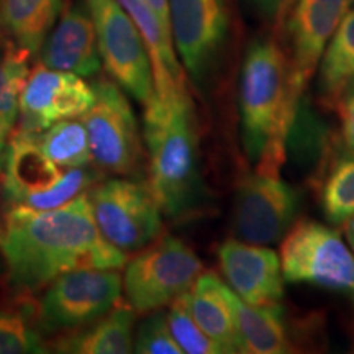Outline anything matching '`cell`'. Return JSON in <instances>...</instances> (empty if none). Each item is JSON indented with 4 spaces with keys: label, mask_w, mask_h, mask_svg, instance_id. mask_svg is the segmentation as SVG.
I'll return each instance as SVG.
<instances>
[{
    "label": "cell",
    "mask_w": 354,
    "mask_h": 354,
    "mask_svg": "<svg viewBox=\"0 0 354 354\" xmlns=\"http://www.w3.org/2000/svg\"><path fill=\"white\" fill-rule=\"evenodd\" d=\"M0 254L8 286L25 297L73 269L127 264V254L102 236L87 192L56 209L8 207L0 214Z\"/></svg>",
    "instance_id": "obj_1"
},
{
    "label": "cell",
    "mask_w": 354,
    "mask_h": 354,
    "mask_svg": "<svg viewBox=\"0 0 354 354\" xmlns=\"http://www.w3.org/2000/svg\"><path fill=\"white\" fill-rule=\"evenodd\" d=\"M148 184L171 218H183L202 196L197 117L185 84L154 92L145 105Z\"/></svg>",
    "instance_id": "obj_2"
},
{
    "label": "cell",
    "mask_w": 354,
    "mask_h": 354,
    "mask_svg": "<svg viewBox=\"0 0 354 354\" xmlns=\"http://www.w3.org/2000/svg\"><path fill=\"white\" fill-rule=\"evenodd\" d=\"M289 66L282 44L256 39L248 48L240 79L243 146L258 171L279 174L286 159L292 120L287 115Z\"/></svg>",
    "instance_id": "obj_3"
},
{
    "label": "cell",
    "mask_w": 354,
    "mask_h": 354,
    "mask_svg": "<svg viewBox=\"0 0 354 354\" xmlns=\"http://www.w3.org/2000/svg\"><path fill=\"white\" fill-rule=\"evenodd\" d=\"M100 179L102 172L94 165L73 169L56 166L38 148L32 133L13 130L8 136L0 187L10 205L56 209L87 192Z\"/></svg>",
    "instance_id": "obj_4"
},
{
    "label": "cell",
    "mask_w": 354,
    "mask_h": 354,
    "mask_svg": "<svg viewBox=\"0 0 354 354\" xmlns=\"http://www.w3.org/2000/svg\"><path fill=\"white\" fill-rule=\"evenodd\" d=\"M203 272V264L187 243L176 236H159L156 241L127 263L123 274L125 302L136 313L161 310L189 292Z\"/></svg>",
    "instance_id": "obj_5"
},
{
    "label": "cell",
    "mask_w": 354,
    "mask_h": 354,
    "mask_svg": "<svg viewBox=\"0 0 354 354\" xmlns=\"http://www.w3.org/2000/svg\"><path fill=\"white\" fill-rule=\"evenodd\" d=\"M102 236L123 253H136L162 234V210L148 183L109 179L87 190Z\"/></svg>",
    "instance_id": "obj_6"
},
{
    "label": "cell",
    "mask_w": 354,
    "mask_h": 354,
    "mask_svg": "<svg viewBox=\"0 0 354 354\" xmlns=\"http://www.w3.org/2000/svg\"><path fill=\"white\" fill-rule=\"evenodd\" d=\"M95 100L82 115L92 162L102 172L117 176L136 174L143 161V140L127 92L113 79L92 84Z\"/></svg>",
    "instance_id": "obj_7"
},
{
    "label": "cell",
    "mask_w": 354,
    "mask_h": 354,
    "mask_svg": "<svg viewBox=\"0 0 354 354\" xmlns=\"http://www.w3.org/2000/svg\"><path fill=\"white\" fill-rule=\"evenodd\" d=\"M123 277L118 269L82 268L57 276L44 287L37 305L39 328L68 333L91 325L122 300Z\"/></svg>",
    "instance_id": "obj_8"
},
{
    "label": "cell",
    "mask_w": 354,
    "mask_h": 354,
    "mask_svg": "<svg viewBox=\"0 0 354 354\" xmlns=\"http://www.w3.org/2000/svg\"><path fill=\"white\" fill-rule=\"evenodd\" d=\"M279 256L287 282L342 292L354 300V254L335 230L315 220L294 221Z\"/></svg>",
    "instance_id": "obj_9"
},
{
    "label": "cell",
    "mask_w": 354,
    "mask_h": 354,
    "mask_svg": "<svg viewBox=\"0 0 354 354\" xmlns=\"http://www.w3.org/2000/svg\"><path fill=\"white\" fill-rule=\"evenodd\" d=\"M102 64L110 79L145 107L154 95L149 53L138 26L118 0H86Z\"/></svg>",
    "instance_id": "obj_10"
},
{
    "label": "cell",
    "mask_w": 354,
    "mask_h": 354,
    "mask_svg": "<svg viewBox=\"0 0 354 354\" xmlns=\"http://www.w3.org/2000/svg\"><path fill=\"white\" fill-rule=\"evenodd\" d=\"M351 0H292L286 10V44L289 66L287 115L294 122L305 88L333 37L349 12Z\"/></svg>",
    "instance_id": "obj_11"
},
{
    "label": "cell",
    "mask_w": 354,
    "mask_h": 354,
    "mask_svg": "<svg viewBox=\"0 0 354 354\" xmlns=\"http://www.w3.org/2000/svg\"><path fill=\"white\" fill-rule=\"evenodd\" d=\"M299 210L297 192L279 174L258 171L238 184L233 203V233L254 245L281 241L294 225Z\"/></svg>",
    "instance_id": "obj_12"
},
{
    "label": "cell",
    "mask_w": 354,
    "mask_h": 354,
    "mask_svg": "<svg viewBox=\"0 0 354 354\" xmlns=\"http://www.w3.org/2000/svg\"><path fill=\"white\" fill-rule=\"evenodd\" d=\"M94 100V87L84 77L39 64L30 71L21 88L13 130L38 133L57 122L81 118Z\"/></svg>",
    "instance_id": "obj_13"
},
{
    "label": "cell",
    "mask_w": 354,
    "mask_h": 354,
    "mask_svg": "<svg viewBox=\"0 0 354 354\" xmlns=\"http://www.w3.org/2000/svg\"><path fill=\"white\" fill-rule=\"evenodd\" d=\"M171 35L177 56L194 81H201L228 33L225 0H169Z\"/></svg>",
    "instance_id": "obj_14"
},
{
    "label": "cell",
    "mask_w": 354,
    "mask_h": 354,
    "mask_svg": "<svg viewBox=\"0 0 354 354\" xmlns=\"http://www.w3.org/2000/svg\"><path fill=\"white\" fill-rule=\"evenodd\" d=\"M218 264L228 286L243 302L254 307L281 304L286 279L276 251L234 238L220 245Z\"/></svg>",
    "instance_id": "obj_15"
},
{
    "label": "cell",
    "mask_w": 354,
    "mask_h": 354,
    "mask_svg": "<svg viewBox=\"0 0 354 354\" xmlns=\"http://www.w3.org/2000/svg\"><path fill=\"white\" fill-rule=\"evenodd\" d=\"M39 59L46 68L94 77L100 73L102 59L95 25L87 3H66L50 35L44 39Z\"/></svg>",
    "instance_id": "obj_16"
},
{
    "label": "cell",
    "mask_w": 354,
    "mask_h": 354,
    "mask_svg": "<svg viewBox=\"0 0 354 354\" xmlns=\"http://www.w3.org/2000/svg\"><path fill=\"white\" fill-rule=\"evenodd\" d=\"M190 315L223 353H241L236 318L233 310V290L214 271L202 272L184 294Z\"/></svg>",
    "instance_id": "obj_17"
},
{
    "label": "cell",
    "mask_w": 354,
    "mask_h": 354,
    "mask_svg": "<svg viewBox=\"0 0 354 354\" xmlns=\"http://www.w3.org/2000/svg\"><path fill=\"white\" fill-rule=\"evenodd\" d=\"M138 313L120 302L107 315L82 328L61 333L50 343V351L74 354H127L133 351L135 320Z\"/></svg>",
    "instance_id": "obj_18"
},
{
    "label": "cell",
    "mask_w": 354,
    "mask_h": 354,
    "mask_svg": "<svg viewBox=\"0 0 354 354\" xmlns=\"http://www.w3.org/2000/svg\"><path fill=\"white\" fill-rule=\"evenodd\" d=\"M233 310L241 353L286 354L292 351L281 304L254 307L243 302L233 292Z\"/></svg>",
    "instance_id": "obj_19"
},
{
    "label": "cell",
    "mask_w": 354,
    "mask_h": 354,
    "mask_svg": "<svg viewBox=\"0 0 354 354\" xmlns=\"http://www.w3.org/2000/svg\"><path fill=\"white\" fill-rule=\"evenodd\" d=\"M138 26L153 66L154 92L185 84V71L180 64L169 33L143 0H118Z\"/></svg>",
    "instance_id": "obj_20"
},
{
    "label": "cell",
    "mask_w": 354,
    "mask_h": 354,
    "mask_svg": "<svg viewBox=\"0 0 354 354\" xmlns=\"http://www.w3.org/2000/svg\"><path fill=\"white\" fill-rule=\"evenodd\" d=\"M63 6V0H0V32L38 55Z\"/></svg>",
    "instance_id": "obj_21"
},
{
    "label": "cell",
    "mask_w": 354,
    "mask_h": 354,
    "mask_svg": "<svg viewBox=\"0 0 354 354\" xmlns=\"http://www.w3.org/2000/svg\"><path fill=\"white\" fill-rule=\"evenodd\" d=\"M354 84V10L338 25L318 66V87L322 100L336 107Z\"/></svg>",
    "instance_id": "obj_22"
},
{
    "label": "cell",
    "mask_w": 354,
    "mask_h": 354,
    "mask_svg": "<svg viewBox=\"0 0 354 354\" xmlns=\"http://www.w3.org/2000/svg\"><path fill=\"white\" fill-rule=\"evenodd\" d=\"M32 138L56 166L73 169L94 165L81 118L57 122L46 130L32 133Z\"/></svg>",
    "instance_id": "obj_23"
},
{
    "label": "cell",
    "mask_w": 354,
    "mask_h": 354,
    "mask_svg": "<svg viewBox=\"0 0 354 354\" xmlns=\"http://www.w3.org/2000/svg\"><path fill=\"white\" fill-rule=\"evenodd\" d=\"M33 55L0 32V117L15 128L19 118L20 92L30 74Z\"/></svg>",
    "instance_id": "obj_24"
},
{
    "label": "cell",
    "mask_w": 354,
    "mask_h": 354,
    "mask_svg": "<svg viewBox=\"0 0 354 354\" xmlns=\"http://www.w3.org/2000/svg\"><path fill=\"white\" fill-rule=\"evenodd\" d=\"M322 209L331 223L354 216V154L346 151L326 172L322 185Z\"/></svg>",
    "instance_id": "obj_25"
},
{
    "label": "cell",
    "mask_w": 354,
    "mask_h": 354,
    "mask_svg": "<svg viewBox=\"0 0 354 354\" xmlns=\"http://www.w3.org/2000/svg\"><path fill=\"white\" fill-rule=\"evenodd\" d=\"M50 351L41 331L30 322L25 308H0V354H37Z\"/></svg>",
    "instance_id": "obj_26"
},
{
    "label": "cell",
    "mask_w": 354,
    "mask_h": 354,
    "mask_svg": "<svg viewBox=\"0 0 354 354\" xmlns=\"http://www.w3.org/2000/svg\"><path fill=\"white\" fill-rule=\"evenodd\" d=\"M167 320L172 331V336L185 354H221V348L214 339L209 338L194 317L190 315L184 295L176 299L169 305Z\"/></svg>",
    "instance_id": "obj_27"
},
{
    "label": "cell",
    "mask_w": 354,
    "mask_h": 354,
    "mask_svg": "<svg viewBox=\"0 0 354 354\" xmlns=\"http://www.w3.org/2000/svg\"><path fill=\"white\" fill-rule=\"evenodd\" d=\"M133 353L140 354H183V349L172 336L167 313L151 312L141 322L133 339Z\"/></svg>",
    "instance_id": "obj_28"
},
{
    "label": "cell",
    "mask_w": 354,
    "mask_h": 354,
    "mask_svg": "<svg viewBox=\"0 0 354 354\" xmlns=\"http://www.w3.org/2000/svg\"><path fill=\"white\" fill-rule=\"evenodd\" d=\"M336 107L339 110V120H342L343 143L348 151L354 154V84L348 88Z\"/></svg>",
    "instance_id": "obj_29"
},
{
    "label": "cell",
    "mask_w": 354,
    "mask_h": 354,
    "mask_svg": "<svg viewBox=\"0 0 354 354\" xmlns=\"http://www.w3.org/2000/svg\"><path fill=\"white\" fill-rule=\"evenodd\" d=\"M344 234H346V240L349 243V248L354 251V216L344 221Z\"/></svg>",
    "instance_id": "obj_30"
},
{
    "label": "cell",
    "mask_w": 354,
    "mask_h": 354,
    "mask_svg": "<svg viewBox=\"0 0 354 354\" xmlns=\"http://www.w3.org/2000/svg\"><path fill=\"white\" fill-rule=\"evenodd\" d=\"M263 3L274 10H287V6H290L292 0H263Z\"/></svg>",
    "instance_id": "obj_31"
},
{
    "label": "cell",
    "mask_w": 354,
    "mask_h": 354,
    "mask_svg": "<svg viewBox=\"0 0 354 354\" xmlns=\"http://www.w3.org/2000/svg\"><path fill=\"white\" fill-rule=\"evenodd\" d=\"M8 138H2L0 136V174L3 172V166H6V158H7V141Z\"/></svg>",
    "instance_id": "obj_32"
},
{
    "label": "cell",
    "mask_w": 354,
    "mask_h": 354,
    "mask_svg": "<svg viewBox=\"0 0 354 354\" xmlns=\"http://www.w3.org/2000/svg\"><path fill=\"white\" fill-rule=\"evenodd\" d=\"M10 133H12V128L7 125L6 120H3L2 117H0V136H2V138H8V136H10Z\"/></svg>",
    "instance_id": "obj_33"
},
{
    "label": "cell",
    "mask_w": 354,
    "mask_h": 354,
    "mask_svg": "<svg viewBox=\"0 0 354 354\" xmlns=\"http://www.w3.org/2000/svg\"><path fill=\"white\" fill-rule=\"evenodd\" d=\"M3 271H6V263H3L2 254H0V274H2Z\"/></svg>",
    "instance_id": "obj_34"
},
{
    "label": "cell",
    "mask_w": 354,
    "mask_h": 354,
    "mask_svg": "<svg viewBox=\"0 0 354 354\" xmlns=\"http://www.w3.org/2000/svg\"><path fill=\"white\" fill-rule=\"evenodd\" d=\"M353 2H354V0H351V3H353Z\"/></svg>",
    "instance_id": "obj_35"
}]
</instances>
